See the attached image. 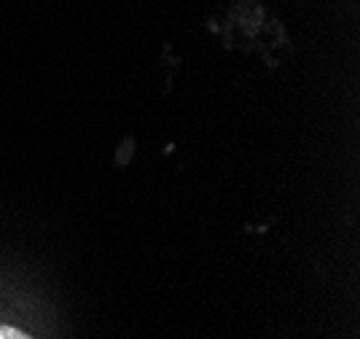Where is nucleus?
<instances>
[{"instance_id": "f257e3e1", "label": "nucleus", "mask_w": 360, "mask_h": 339, "mask_svg": "<svg viewBox=\"0 0 360 339\" xmlns=\"http://www.w3.org/2000/svg\"><path fill=\"white\" fill-rule=\"evenodd\" d=\"M0 339H30L25 331H19L14 326H0Z\"/></svg>"}]
</instances>
